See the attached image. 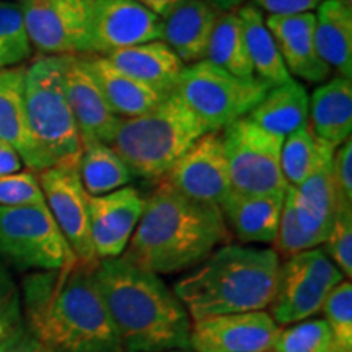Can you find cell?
<instances>
[{
	"label": "cell",
	"instance_id": "cell-1",
	"mask_svg": "<svg viewBox=\"0 0 352 352\" xmlns=\"http://www.w3.org/2000/svg\"><path fill=\"white\" fill-rule=\"evenodd\" d=\"M96 264L77 259L63 270L25 277L26 328L51 351L126 352L96 285Z\"/></svg>",
	"mask_w": 352,
	"mask_h": 352
},
{
	"label": "cell",
	"instance_id": "cell-2",
	"mask_svg": "<svg viewBox=\"0 0 352 352\" xmlns=\"http://www.w3.org/2000/svg\"><path fill=\"white\" fill-rule=\"evenodd\" d=\"M230 240L219 206L179 195L158 182L120 258L153 274L189 271Z\"/></svg>",
	"mask_w": 352,
	"mask_h": 352
},
{
	"label": "cell",
	"instance_id": "cell-3",
	"mask_svg": "<svg viewBox=\"0 0 352 352\" xmlns=\"http://www.w3.org/2000/svg\"><path fill=\"white\" fill-rule=\"evenodd\" d=\"M95 279L126 352L189 349L192 321L160 276L114 258L98 261Z\"/></svg>",
	"mask_w": 352,
	"mask_h": 352
},
{
	"label": "cell",
	"instance_id": "cell-4",
	"mask_svg": "<svg viewBox=\"0 0 352 352\" xmlns=\"http://www.w3.org/2000/svg\"><path fill=\"white\" fill-rule=\"evenodd\" d=\"M279 266L272 248L226 243L189 270L173 292L191 321L263 311L274 298Z\"/></svg>",
	"mask_w": 352,
	"mask_h": 352
},
{
	"label": "cell",
	"instance_id": "cell-5",
	"mask_svg": "<svg viewBox=\"0 0 352 352\" xmlns=\"http://www.w3.org/2000/svg\"><path fill=\"white\" fill-rule=\"evenodd\" d=\"M204 134L206 127L173 91L142 116L121 120L109 145L132 176L160 182Z\"/></svg>",
	"mask_w": 352,
	"mask_h": 352
},
{
	"label": "cell",
	"instance_id": "cell-6",
	"mask_svg": "<svg viewBox=\"0 0 352 352\" xmlns=\"http://www.w3.org/2000/svg\"><path fill=\"white\" fill-rule=\"evenodd\" d=\"M25 108L41 171L77 170L82 138L65 96L63 57L36 56L26 65Z\"/></svg>",
	"mask_w": 352,
	"mask_h": 352
},
{
	"label": "cell",
	"instance_id": "cell-7",
	"mask_svg": "<svg viewBox=\"0 0 352 352\" xmlns=\"http://www.w3.org/2000/svg\"><path fill=\"white\" fill-rule=\"evenodd\" d=\"M270 90L256 77H235L208 60L186 65L175 88L208 132L245 118Z\"/></svg>",
	"mask_w": 352,
	"mask_h": 352
},
{
	"label": "cell",
	"instance_id": "cell-8",
	"mask_svg": "<svg viewBox=\"0 0 352 352\" xmlns=\"http://www.w3.org/2000/svg\"><path fill=\"white\" fill-rule=\"evenodd\" d=\"M74 261L46 204L0 208V263L19 271H56Z\"/></svg>",
	"mask_w": 352,
	"mask_h": 352
},
{
	"label": "cell",
	"instance_id": "cell-9",
	"mask_svg": "<svg viewBox=\"0 0 352 352\" xmlns=\"http://www.w3.org/2000/svg\"><path fill=\"white\" fill-rule=\"evenodd\" d=\"M232 191L246 195H284L287 191L280 168V138L270 134L248 118L220 131Z\"/></svg>",
	"mask_w": 352,
	"mask_h": 352
},
{
	"label": "cell",
	"instance_id": "cell-10",
	"mask_svg": "<svg viewBox=\"0 0 352 352\" xmlns=\"http://www.w3.org/2000/svg\"><path fill=\"white\" fill-rule=\"evenodd\" d=\"M344 279L321 248L283 259L270 315L277 324L308 320L321 310L328 294Z\"/></svg>",
	"mask_w": 352,
	"mask_h": 352
},
{
	"label": "cell",
	"instance_id": "cell-11",
	"mask_svg": "<svg viewBox=\"0 0 352 352\" xmlns=\"http://www.w3.org/2000/svg\"><path fill=\"white\" fill-rule=\"evenodd\" d=\"M94 0H23L19 2L33 51L38 56H88Z\"/></svg>",
	"mask_w": 352,
	"mask_h": 352
},
{
	"label": "cell",
	"instance_id": "cell-12",
	"mask_svg": "<svg viewBox=\"0 0 352 352\" xmlns=\"http://www.w3.org/2000/svg\"><path fill=\"white\" fill-rule=\"evenodd\" d=\"M160 182L192 201L222 204L232 186L220 132H208L197 139Z\"/></svg>",
	"mask_w": 352,
	"mask_h": 352
},
{
	"label": "cell",
	"instance_id": "cell-13",
	"mask_svg": "<svg viewBox=\"0 0 352 352\" xmlns=\"http://www.w3.org/2000/svg\"><path fill=\"white\" fill-rule=\"evenodd\" d=\"M279 324L266 310L192 321L189 349L195 352H274Z\"/></svg>",
	"mask_w": 352,
	"mask_h": 352
},
{
	"label": "cell",
	"instance_id": "cell-14",
	"mask_svg": "<svg viewBox=\"0 0 352 352\" xmlns=\"http://www.w3.org/2000/svg\"><path fill=\"white\" fill-rule=\"evenodd\" d=\"M44 202L78 261L96 264L90 239L88 195L77 170L47 168L38 173Z\"/></svg>",
	"mask_w": 352,
	"mask_h": 352
},
{
	"label": "cell",
	"instance_id": "cell-15",
	"mask_svg": "<svg viewBox=\"0 0 352 352\" xmlns=\"http://www.w3.org/2000/svg\"><path fill=\"white\" fill-rule=\"evenodd\" d=\"M164 20L135 0H94L91 2V43L94 54L107 57L126 47L158 41Z\"/></svg>",
	"mask_w": 352,
	"mask_h": 352
},
{
	"label": "cell",
	"instance_id": "cell-16",
	"mask_svg": "<svg viewBox=\"0 0 352 352\" xmlns=\"http://www.w3.org/2000/svg\"><path fill=\"white\" fill-rule=\"evenodd\" d=\"M145 199L132 186H124L103 196H88L90 239L95 256L120 258L144 212Z\"/></svg>",
	"mask_w": 352,
	"mask_h": 352
},
{
	"label": "cell",
	"instance_id": "cell-17",
	"mask_svg": "<svg viewBox=\"0 0 352 352\" xmlns=\"http://www.w3.org/2000/svg\"><path fill=\"white\" fill-rule=\"evenodd\" d=\"M63 80L82 140L111 144L121 120L108 107L83 56H63Z\"/></svg>",
	"mask_w": 352,
	"mask_h": 352
},
{
	"label": "cell",
	"instance_id": "cell-18",
	"mask_svg": "<svg viewBox=\"0 0 352 352\" xmlns=\"http://www.w3.org/2000/svg\"><path fill=\"white\" fill-rule=\"evenodd\" d=\"M266 26L274 38L290 77L318 85L333 77L331 69L323 63L316 50L315 13L267 15Z\"/></svg>",
	"mask_w": 352,
	"mask_h": 352
},
{
	"label": "cell",
	"instance_id": "cell-19",
	"mask_svg": "<svg viewBox=\"0 0 352 352\" xmlns=\"http://www.w3.org/2000/svg\"><path fill=\"white\" fill-rule=\"evenodd\" d=\"M284 195H246L230 191L219 206L228 233L241 245L272 243L279 226Z\"/></svg>",
	"mask_w": 352,
	"mask_h": 352
},
{
	"label": "cell",
	"instance_id": "cell-20",
	"mask_svg": "<svg viewBox=\"0 0 352 352\" xmlns=\"http://www.w3.org/2000/svg\"><path fill=\"white\" fill-rule=\"evenodd\" d=\"M308 127L331 148L351 139L352 80L334 76L315 88L308 96Z\"/></svg>",
	"mask_w": 352,
	"mask_h": 352
},
{
	"label": "cell",
	"instance_id": "cell-21",
	"mask_svg": "<svg viewBox=\"0 0 352 352\" xmlns=\"http://www.w3.org/2000/svg\"><path fill=\"white\" fill-rule=\"evenodd\" d=\"M107 59L122 74L164 96L173 94L186 67L162 39L111 52Z\"/></svg>",
	"mask_w": 352,
	"mask_h": 352
},
{
	"label": "cell",
	"instance_id": "cell-22",
	"mask_svg": "<svg viewBox=\"0 0 352 352\" xmlns=\"http://www.w3.org/2000/svg\"><path fill=\"white\" fill-rule=\"evenodd\" d=\"M220 13L202 0H186L164 20L162 41L184 65L206 60L210 34Z\"/></svg>",
	"mask_w": 352,
	"mask_h": 352
},
{
	"label": "cell",
	"instance_id": "cell-23",
	"mask_svg": "<svg viewBox=\"0 0 352 352\" xmlns=\"http://www.w3.org/2000/svg\"><path fill=\"white\" fill-rule=\"evenodd\" d=\"M25 67L23 64L0 70V142L15 148L26 168L38 175L41 166L26 120Z\"/></svg>",
	"mask_w": 352,
	"mask_h": 352
},
{
	"label": "cell",
	"instance_id": "cell-24",
	"mask_svg": "<svg viewBox=\"0 0 352 352\" xmlns=\"http://www.w3.org/2000/svg\"><path fill=\"white\" fill-rule=\"evenodd\" d=\"M88 70L98 83L101 94L120 120H132L148 113L165 98L151 87L144 85L121 70H118L107 57L88 54L83 56Z\"/></svg>",
	"mask_w": 352,
	"mask_h": 352
},
{
	"label": "cell",
	"instance_id": "cell-25",
	"mask_svg": "<svg viewBox=\"0 0 352 352\" xmlns=\"http://www.w3.org/2000/svg\"><path fill=\"white\" fill-rule=\"evenodd\" d=\"M315 43L331 72L352 80V7L324 0L315 13Z\"/></svg>",
	"mask_w": 352,
	"mask_h": 352
},
{
	"label": "cell",
	"instance_id": "cell-26",
	"mask_svg": "<svg viewBox=\"0 0 352 352\" xmlns=\"http://www.w3.org/2000/svg\"><path fill=\"white\" fill-rule=\"evenodd\" d=\"M308 91L296 78L271 88L252 111L250 121L276 138L285 139L308 126Z\"/></svg>",
	"mask_w": 352,
	"mask_h": 352
},
{
	"label": "cell",
	"instance_id": "cell-27",
	"mask_svg": "<svg viewBox=\"0 0 352 352\" xmlns=\"http://www.w3.org/2000/svg\"><path fill=\"white\" fill-rule=\"evenodd\" d=\"M236 13L243 23L245 43L253 67V76L267 88L279 87L290 80L292 77L289 76L274 38L266 26L264 13L254 3H245Z\"/></svg>",
	"mask_w": 352,
	"mask_h": 352
},
{
	"label": "cell",
	"instance_id": "cell-28",
	"mask_svg": "<svg viewBox=\"0 0 352 352\" xmlns=\"http://www.w3.org/2000/svg\"><path fill=\"white\" fill-rule=\"evenodd\" d=\"M78 178L88 196H103L129 186L132 173L111 145L100 140H82Z\"/></svg>",
	"mask_w": 352,
	"mask_h": 352
},
{
	"label": "cell",
	"instance_id": "cell-29",
	"mask_svg": "<svg viewBox=\"0 0 352 352\" xmlns=\"http://www.w3.org/2000/svg\"><path fill=\"white\" fill-rule=\"evenodd\" d=\"M206 60L240 78H253V67L246 50L243 23L239 13L222 12L210 34Z\"/></svg>",
	"mask_w": 352,
	"mask_h": 352
},
{
	"label": "cell",
	"instance_id": "cell-30",
	"mask_svg": "<svg viewBox=\"0 0 352 352\" xmlns=\"http://www.w3.org/2000/svg\"><path fill=\"white\" fill-rule=\"evenodd\" d=\"M334 148L316 139L305 126L283 140L280 168L289 186H298L324 158L333 155Z\"/></svg>",
	"mask_w": 352,
	"mask_h": 352
},
{
	"label": "cell",
	"instance_id": "cell-31",
	"mask_svg": "<svg viewBox=\"0 0 352 352\" xmlns=\"http://www.w3.org/2000/svg\"><path fill=\"white\" fill-rule=\"evenodd\" d=\"M33 47L26 33L23 13L16 2H0V60L6 69L32 59Z\"/></svg>",
	"mask_w": 352,
	"mask_h": 352
},
{
	"label": "cell",
	"instance_id": "cell-32",
	"mask_svg": "<svg viewBox=\"0 0 352 352\" xmlns=\"http://www.w3.org/2000/svg\"><path fill=\"white\" fill-rule=\"evenodd\" d=\"M333 333L324 320H303L280 329L274 352H338Z\"/></svg>",
	"mask_w": 352,
	"mask_h": 352
},
{
	"label": "cell",
	"instance_id": "cell-33",
	"mask_svg": "<svg viewBox=\"0 0 352 352\" xmlns=\"http://www.w3.org/2000/svg\"><path fill=\"white\" fill-rule=\"evenodd\" d=\"M341 351H352V284L344 279L324 298L321 310Z\"/></svg>",
	"mask_w": 352,
	"mask_h": 352
},
{
	"label": "cell",
	"instance_id": "cell-34",
	"mask_svg": "<svg viewBox=\"0 0 352 352\" xmlns=\"http://www.w3.org/2000/svg\"><path fill=\"white\" fill-rule=\"evenodd\" d=\"M323 252L347 280L352 276V204L338 206Z\"/></svg>",
	"mask_w": 352,
	"mask_h": 352
},
{
	"label": "cell",
	"instance_id": "cell-35",
	"mask_svg": "<svg viewBox=\"0 0 352 352\" xmlns=\"http://www.w3.org/2000/svg\"><path fill=\"white\" fill-rule=\"evenodd\" d=\"M25 328L21 290L6 264L0 263V346Z\"/></svg>",
	"mask_w": 352,
	"mask_h": 352
},
{
	"label": "cell",
	"instance_id": "cell-36",
	"mask_svg": "<svg viewBox=\"0 0 352 352\" xmlns=\"http://www.w3.org/2000/svg\"><path fill=\"white\" fill-rule=\"evenodd\" d=\"M44 196L39 186L38 175L32 170L0 176V208H20V206H41Z\"/></svg>",
	"mask_w": 352,
	"mask_h": 352
},
{
	"label": "cell",
	"instance_id": "cell-37",
	"mask_svg": "<svg viewBox=\"0 0 352 352\" xmlns=\"http://www.w3.org/2000/svg\"><path fill=\"white\" fill-rule=\"evenodd\" d=\"M271 245L277 256L280 258V261L296 256V254L302 252H307V250H311V245L308 243V240L303 236L300 228H298L292 204H290L285 196L283 210H280L279 226H277L276 239Z\"/></svg>",
	"mask_w": 352,
	"mask_h": 352
},
{
	"label": "cell",
	"instance_id": "cell-38",
	"mask_svg": "<svg viewBox=\"0 0 352 352\" xmlns=\"http://www.w3.org/2000/svg\"><path fill=\"white\" fill-rule=\"evenodd\" d=\"M331 166L340 204H352V139L334 148Z\"/></svg>",
	"mask_w": 352,
	"mask_h": 352
},
{
	"label": "cell",
	"instance_id": "cell-39",
	"mask_svg": "<svg viewBox=\"0 0 352 352\" xmlns=\"http://www.w3.org/2000/svg\"><path fill=\"white\" fill-rule=\"evenodd\" d=\"M324 0H253L259 10L267 15H298V13H314Z\"/></svg>",
	"mask_w": 352,
	"mask_h": 352
},
{
	"label": "cell",
	"instance_id": "cell-40",
	"mask_svg": "<svg viewBox=\"0 0 352 352\" xmlns=\"http://www.w3.org/2000/svg\"><path fill=\"white\" fill-rule=\"evenodd\" d=\"M0 352H54L50 347H46L41 341L36 340L30 329L25 328L20 333H16L15 336L10 338L7 342H3L0 346Z\"/></svg>",
	"mask_w": 352,
	"mask_h": 352
},
{
	"label": "cell",
	"instance_id": "cell-41",
	"mask_svg": "<svg viewBox=\"0 0 352 352\" xmlns=\"http://www.w3.org/2000/svg\"><path fill=\"white\" fill-rule=\"evenodd\" d=\"M23 160L15 148L6 142H0V176L19 173L23 170Z\"/></svg>",
	"mask_w": 352,
	"mask_h": 352
},
{
	"label": "cell",
	"instance_id": "cell-42",
	"mask_svg": "<svg viewBox=\"0 0 352 352\" xmlns=\"http://www.w3.org/2000/svg\"><path fill=\"white\" fill-rule=\"evenodd\" d=\"M135 2L147 8V10H151L160 20H166L186 0H135Z\"/></svg>",
	"mask_w": 352,
	"mask_h": 352
},
{
	"label": "cell",
	"instance_id": "cell-43",
	"mask_svg": "<svg viewBox=\"0 0 352 352\" xmlns=\"http://www.w3.org/2000/svg\"><path fill=\"white\" fill-rule=\"evenodd\" d=\"M202 2L209 3L219 12H235L239 10L241 6H245L246 0H202Z\"/></svg>",
	"mask_w": 352,
	"mask_h": 352
},
{
	"label": "cell",
	"instance_id": "cell-44",
	"mask_svg": "<svg viewBox=\"0 0 352 352\" xmlns=\"http://www.w3.org/2000/svg\"><path fill=\"white\" fill-rule=\"evenodd\" d=\"M340 2H342L347 7H352V0H340Z\"/></svg>",
	"mask_w": 352,
	"mask_h": 352
},
{
	"label": "cell",
	"instance_id": "cell-45",
	"mask_svg": "<svg viewBox=\"0 0 352 352\" xmlns=\"http://www.w3.org/2000/svg\"><path fill=\"white\" fill-rule=\"evenodd\" d=\"M166 352H191L189 349H175V351H166Z\"/></svg>",
	"mask_w": 352,
	"mask_h": 352
},
{
	"label": "cell",
	"instance_id": "cell-46",
	"mask_svg": "<svg viewBox=\"0 0 352 352\" xmlns=\"http://www.w3.org/2000/svg\"><path fill=\"white\" fill-rule=\"evenodd\" d=\"M2 69H6V65H3L2 60H0V70H2Z\"/></svg>",
	"mask_w": 352,
	"mask_h": 352
},
{
	"label": "cell",
	"instance_id": "cell-47",
	"mask_svg": "<svg viewBox=\"0 0 352 352\" xmlns=\"http://www.w3.org/2000/svg\"><path fill=\"white\" fill-rule=\"evenodd\" d=\"M13 2H16V3H19V2H23V0H13Z\"/></svg>",
	"mask_w": 352,
	"mask_h": 352
},
{
	"label": "cell",
	"instance_id": "cell-48",
	"mask_svg": "<svg viewBox=\"0 0 352 352\" xmlns=\"http://www.w3.org/2000/svg\"><path fill=\"white\" fill-rule=\"evenodd\" d=\"M338 352H352V351H338Z\"/></svg>",
	"mask_w": 352,
	"mask_h": 352
}]
</instances>
